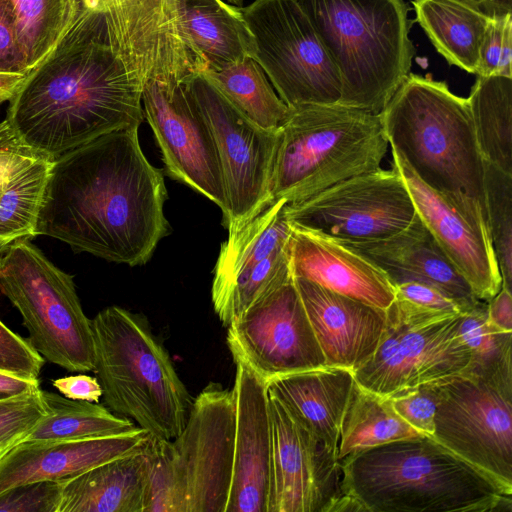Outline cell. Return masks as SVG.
<instances>
[{
    "label": "cell",
    "mask_w": 512,
    "mask_h": 512,
    "mask_svg": "<svg viewBox=\"0 0 512 512\" xmlns=\"http://www.w3.org/2000/svg\"><path fill=\"white\" fill-rule=\"evenodd\" d=\"M142 106L159 145L167 173L215 203H227L211 130L185 82L148 80Z\"/></svg>",
    "instance_id": "obj_17"
},
{
    "label": "cell",
    "mask_w": 512,
    "mask_h": 512,
    "mask_svg": "<svg viewBox=\"0 0 512 512\" xmlns=\"http://www.w3.org/2000/svg\"><path fill=\"white\" fill-rule=\"evenodd\" d=\"M29 73L0 71V104L11 101L24 85Z\"/></svg>",
    "instance_id": "obj_50"
},
{
    "label": "cell",
    "mask_w": 512,
    "mask_h": 512,
    "mask_svg": "<svg viewBox=\"0 0 512 512\" xmlns=\"http://www.w3.org/2000/svg\"><path fill=\"white\" fill-rule=\"evenodd\" d=\"M139 127L104 134L53 160L36 236L137 266L168 234L161 171L142 152Z\"/></svg>",
    "instance_id": "obj_1"
},
{
    "label": "cell",
    "mask_w": 512,
    "mask_h": 512,
    "mask_svg": "<svg viewBox=\"0 0 512 512\" xmlns=\"http://www.w3.org/2000/svg\"><path fill=\"white\" fill-rule=\"evenodd\" d=\"M489 16L512 12V0H465Z\"/></svg>",
    "instance_id": "obj_52"
},
{
    "label": "cell",
    "mask_w": 512,
    "mask_h": 512,
    "mask_svg": "<svg viewBox=\"0 0 512 512\" xmlns=\"http://www.w3.org/2000/svg\"><path fill=\"white\" fill-rule=\"evenodd\" d=\"M233 468L225 512H267L271 425L267 383L236 363Z\"/></svg>",
    "instance_id": "obj_20"
},
{
    "label": "cell",
    "mask_w": 512,
    "mask_h": 512,
    "mask_svg": "<svg viewBox=\"0 0 512 512\" xmlns=\"http://www.w3.org/2000/svg\"><path fill=\"white\" fill-rule=\"evenodd\" d=\"M181 22L201 72L256 57V41L241 7L224 0H184Z\"/></svg>",
    "instance_id": "obj_26"
},
{
    "label": "cell",
    "mask_w": 512,
    "mask_h": 512,
    "mask_svg": "<svg viewBox=\"0 0 512 512\" xmlns=\"http://www.w3.org/2000/svg\"><path fill=\"white\" fill-rule=\"evenodd\" d=\"M53 160L43 157L14 174L0 193V238L8 243L36 236Z\"/></svg>",
    "instance_id": "obj_35"
},
{
    "label": "cell",
    "mask_w": 512,
    "mask_h": 512,
    "mask_svg": "<svg viewBox=\"0 0 512 512\" xmlns=\"http://www.w3.org/2000/svg\"><path fill=\"white\" fill-rule=\"evenodd\" d=\"M45 414L40 386L0 398V442H19Z\"/></svg>",
    "instance_id": "obj_41"
},
{
    "label": "cell",
    "mask_w": 512,
    "mask_h": 512,
    "mask_svg": "<svg viewBox=\"0 0 512 512\" xmlns=\"http://www.w3.org/2000/svg\"><path fill=\"white\" fill-rule=\"evenodd\" d=\"M91 326L93 371L107 408L151 435L173 440L186 424L192 401L146 319L109 306Z\"/></svg>",
    "instance_id": "obj_6"
},
{
    "label": "cell",
    "mask_w": 512,
    "mask_h": 512,
    "mask_svg": "<svg viewBox=\"0 0 512 512\" xmlns=\"http://www.w3.org/2000/svg\"><path fill=\"white\" fill-rule=\"evenodd\" d=\"M467 100L483 160L512 174V78L477 75Z\"/></svg>",
    "instance_id": "obj_31"
},
{
    "label": "cell",
    "mask_w": 512,
    "mask_h": 512,
    "mask_svg": "<svg viewBox=\"0 0 512 512\" xmlns=\"http://www.w3.org/2000/svg\"><path fill=\"white\" fill-rule=\"evenodd\" d=\"M13 9L19 45L30 71L56 45L75 17L72 0H7Z\"/></svg>",
    "instance_id": "obj_37"
},
{
    "label": "cell",
    "mask_w": 512,
    "mask_h": 512,
    "mask_svg": "<svg viewBox=\"0 0 512 512\" xmlns=\"http://www.w3.org/2000/svg\"><path fill=\"white\" fill-rule=\"evenodd\" d=\"M9 244H10V243H8V242H6V241H4V240H2V239L0 238V253H1V252H2V251H3V250H4V249L9 245Z\"/></svg>",
    "instance_id": "obj_55"
},
{
    "label": "cell",
    "mask_w": 512,
    "mask_h": 512,
    "mask_svg": "<svg viewBox=\"0 0 512 512\" xmlns=\"http://www.w3.org/2000/svg\"><path fill=\"white\" fill-rule=\"evenodd\" d=\"M40 386L39 381H28L0 373V398L20 394Z\"/></svg>",
    "instance_id": "obj_51"
},
{
    "label": "cell",
    "mask_w": 512,
    "mask_h": 512,
    "mask_svg": "<svg viewBox=\"0 0 512 512\" xmlns=\"http://www.w3.org/2000/svg\"><path fill=\"white\" fill-rule=\"evenodd\" d=\"M44 358L28 339L22 338L0 320V373L39 381Z\"/></svg>",
    "instance_id": "obj_43"
},
{
    "label": "cell",
    "mask_w": 512,
    "mask_h": 512,
    "mask_svg": "<svg viewBox=\"0 0 512 512\" xmlns=\"http://www.w3.org/2000/svg\"><path fill=\"white\" fill-rule=\"evenodd\" d=\"M286 202L268 206L241 229L229 233L215 265L212 293L225 287L241 271L287 247L291 221Z\"/></svg>",
    "instance_id": "obj_29"
},
{
    "label": "cell",
    "mask_w": 512,
    "mask_h": 512,
    "mask_svg": "<svg viewBox=\"0 0 512 512\" xmlns=\"http://www.w3.org/2000/svg\"><path fill=\"white\" fill-rule=\"evenodd\" d=\"M16 443L15 441L0 442V458Z\"/></svg>",
    "instance_id": "obj_53"
},
{
    "label": "cell",
    "mask_w": 512,
    "mask_h": 512,
    "mask_svg": "<svg viewBox=\"0 0 512 512\" xmlns=\"http://www.w3.org/2000/svg\"><path fill=\"white\" fill-rule=\"evenodd\" d=\"M142 451L60 481L57 512H143Z\"/></svg>",
    "instance_id": "obj_27"
},
{
    "label": "cell",
    "mask_w": 512,
    "mask_h": 512,
    "mask_svg": "<svg viewBox=\"0 0 512 512\" xmlns=\"http://www.w3.org/2000/svg\"><path fill=\"white\" fill-rule=\"evenodd\" d=\"M92 13L113 51L145 83L185 82L201 67L182 27L184 0H72Z\"/></svg>",
    "instance_id": "obj_12"
},
{
    "label": "cell",
    "mask_w": 512,
    "mask_h": 512,
    "mask_svg": "<svg viewBox=\"0 0 512 512\" xmlns=\"http://www.w3.org/2000/svg\"><path fill=\"white\" fill-rule=\"evenodd\" d=\"M395 297L447 313H463L462 307L441 291L425 284L406 282L394 286Z\"/></svg>",
    "instance_id": "obj_47"
},
{
    "label": "cell",
    "mask_w": 512,
    "mask_h": 512,
    "mask_svg": "<svg viewBox=\"0 0 512 512\" xmlns=\"http://www.w3.org/2000/svg\"><path fill=\"white\" fill-rule=\"evenodd\" d=\"M460 314L395 297L372 357L353 372L362 387L384 397L462 374L470 352L459 334Z\"/></svg>",
    "instance_id": "obj_9"
},
{
    "label": "cell",
    "mask_w": 512,
    "mask_h": 512,
    "mask_svg": "<svg viewBox=\"0 0 512 512\" xmlns=\"http://www.w3.org/2000/svg\"><path fill=\"white\" fill-rule=\"evenodd\" d=\"M0 292L19 311L29 342L44 359L69 372L94 370L91 320L73 277L30 239L15 240L0 253Z\"/></svg>",
    "instance_id": "obj_8"
},
{
    "label": "cell",
    "mask_w": 512,
    "mask_h": 512,
    "mask_svg": "<svg viewBox=\"0 0 512 512\" xmlns=\"http://www.w3.org/2000/svg\"><path fill=\"white\" fill-rule=\"evenodd\" d=\"M143 84L93 17L75 12L10 101L6 119L25 144L54 160L104 134L139 127Z\"/></svg>",
    "instance_id": "obj_2"
},
{
    "label": "cell",
    "mask_w": 512,
    "mask_h": 512,
    "mask_svg": "<svg viewBox=\"0 0 512 512\" xmlns=\"http://www.w3.org/2000/svg\"><path fill=\"white\" fill-rule=\"evenodd\" d=\"M0 71L30 72L19 45L15 15L7 0H0Z\"/></svg>",
    "instance_id": "obj_46"
},
{
    "label": "cell",
    "mask_w": 512,
    "mask_h": 512,
    "mask_svg": "<svg viewBox=\"0 0 512 512\" xmlns=\"http://www.w3.org/2000/svg\"><path fill=\"white\" fill-rule=\"evenodd\" d=\"M289 220L342 244L387 238L416 216L409 191L392 167L340 181L312 197L285 206Z\"/></svg>",
    "instance_id": "obj_13"
},
{
    "label": "cell",
    "mask_w": 512,
    "mask_h": 512,
    "mask_svg": "<svg viewBox=\"0 0 512 512\" xmlns=\"http://www.w3.org/2000/svg\"><path fill=\"white\" fill-rule=\"evenodd\" d=\"M150 433L136 431L97 439L24 441L0 458V496L18 486L60 482L95 466L143 450Z\"/></svg>",
    "instance_id": "obj_22"
},
{
    "label": "cell",
    "mask_w": 512,
    "mask_h": 512,
    "mask_svg": "<svg viewBox=\"0 0 512 512\" xmlns=\"http://www.w3.org/2000/svg\"><path fill=\"white\" fill-rule=\"evenodd\" d=\"M46 414L22 438L24 441H72L118 436L136 431L133 421L104 405L69 399L42 390ZM21 441V440H20Z\"/></svg>",
    "instance_id": "obj_30"
},
{
    "label": "cell",
    "mask_w": 512,
    "mask_h": 512,
    "mask_svg": "<svg viewBox=\"0 0 512 512\" xmlns=\"http://www.w3.org/2000/svg\"><path fill=\"white\" fill-rule=\"evenodd\" d=\"M412 5L416 21L447 62L476 74L490 16L465 0H413Z\"/></svg>",
    "instance_id": "obj_28"
},
{
    "label": "cell",
    "mask_w": 512,
    "mask_h": 512,
    "mask_svg": "<svg viewBox=\"0 0 512 512\" xmlns=\"http://www.w3.org/2000/svg\"><path fill=\"white\" fill-rule=\"evenodd\" d=\"M512 12L490 16L479 49L477 75L512 78Z\"/></svg>",
    "instance_id": "obj_40"
},
{
    "label": "cell",
    "mask_w": 512,
    "mask_h": 512,
    "mask_svg": "<svg viewBox=\"0 0 512 512\" xmlns=\"http://www.w3.org/2000/svg\"><path fill=\"white\" fill-rule=\"evenodd\" d=\"M52 385L65 397L98 403L102 387L97 377L86 374L70 375L55 379Z\"/></svg>",
    "instance_id": "obj_48"
},
{
    "label": "cell",
    "mask_w": 512,
    "mask_h": 512,
    "mask_svg": "<svg viewBox=\"0 0 512 512\" xmlns=\"http://www.w3.org/2000/svg\"><path fill=\"white\" fill-rule=\"evenodd\" d=\"M459 334L470 352L469 364L461 375L512 395V332L489 322L487 302L478 301L462 313Z\"/></svg>",
    "instance_id": "obj_34"
},
{
    "label": "cell",
    "mask_w": 512,
    "mask_h": 512,
    "mask_svg": "<svg viewBox=\"0 0 512 512\" xmlns=\"http://www.w3.org/2000/svg\"><path fill=\"white\" fill-rule=\"evenodd\" d=\"M289 262L293 277L387 309L395 288L372 262L340 242L291 222Z\"/></svg>",
    "instance_id": "obj_23"
},
{
    "label": "cell",
    "mask_w": 512,
    "mask_h": 512,
    "mask_svg": "<svg viewBox=\"0 0 512 512\" xmlns=\"http://www.w3.org/2000/svg\"><path fill=\"white\" fill-rule=\"evenodd\" d=\"M226 1L235 6H238V7H241L242 3H243V0H226Z\"/></svg>",
    "instance_id": "obj_54"
},
{
    "label": "cell",
    "mask_w": 512,
    "mask_h": 512,
    "mask_svg": "<svg viewBox=\"0 0 512 512\" xmlns=\"http://www.w3.org/2000/svg\"><path fill=\"white\" fill-rule=\"evenodd\" d=\"M484 199L488 229L502 278L512 288V174L484 161Z\"/></svg>",
    "instance_id": "obj_39"
},
{
    "label": "cell",
    "mask_w": 512,
    "mask_h": 512,
    "mask_svg": "<svg viewBox=\"0 0 512 512\" xmlns=\"http://www.w3.org/2000/svg\"><path fill=\"white\" fill-rule=\"evenodd\" d=\"M388 145L379 114L337 103L289 107L280 126L269 206L302 202L379 169Z\"/></svg>",
    "instance_id": "obj_7"
},
{
    "label": "cell",
    "mask_w": 512,
    "mask_h": 512,
    "mask_svg": "<svg viewBox=\"0 0 512 512\" xmlns=\"http://www.w3.org/2000/svg\"><path fill=\"white\" fill-rule=\"evenodd\" d=\"M185 84L206 119L221 167L228 232L241 229L269 206L280 127L264 129L233 105L202 72Z\"/></svg>",
    "instance_id": "obj_11"
},
{
    "label": "cell",
    "mask_w": 512,
    "mask_h": 512,
    "mask_svg": "<svg viewBox=\"0 0 512 512\" xmlns=\"http://www.w3.org/2000/svg\"><path fill=\"white\" fill-rule=\"evenodd\" d=\"M439 383H427L388 397L397 414L423 435L432 436L439 402Z\"/></svg>",
    "instance_id": "obj_42"
},
{
    "label": "cell",
    "mask_w": 512,
    "mask_h": 512,
    "mask_svg": "<svg viewBox=\"0 0 512 512\" xmlns=\"http://www.w3.org/2000/svg\"><path fill=\"white\" fill-rule=\"evenodd\" d=\"M392 149L393 167L402 177L416 214L467 281L477 299L487 302L502 287L486 213L475 199L437 191L422 182Z\"/></svg>",
    "instance_id": "obj_18"
},
{
    "label": "cell",
    "mask_w": 512,
    "mask_h": 512,
    "mask_svg": "<svg viewBox=\"0 0 512 512\" xmlns=\"http://www.w3.org/2000/svg\"><path fill=\"white\" fill-rule=\"evenodd\" d=\"M438 383L432 437L512 489V395L461 374Z\"/></svg>",
    "instance_id": "obj_14"
},
{
    "label": "cell",
    "mask_w": 512,
    "mask_h": 512,
    "mask_svg": "<svg viewBox=\"0 0 512 512\" xmlns=\"http://www.w3.org/2000/svg\"><path fill=\"white\" fill-rule=\"evenodd\" d=\"M343 245L377 266L393 286L406 282L429 285L455 300L464 312L481 301L417 214L392 236Z\"/></svg>",
    "instance_id": "obj_24"
},
{
    "label": "cell",
    "mask_w": 512,
    "mask_h": 512,
    "mask_svg": "<svg viewBox=\"0 0 512 512\" xmlns=\"http://www.w3.org/2000/svg\"><path fill=\"white\" fill-rule=\"evenodd\" d=\"M43 157L18 137L7 119L0 122V193L14 174Z\"/></svg>",
    "instance_id": "obj_45"
},
{
    "label": "cell",
    "mask_w": 512,
    "mask_h": 512,
    "mask_svg": "<svg viewBox=\"0 0 512 512\" xmlns=\"http://www.w3.org/2000/svg\"><path fill=\"white\" fill-rule=\"evenodd\" d=\"M487 317L489 322L498 329L512 332V295L505 287L487 301Z\"/></svg>",
    "instance_id": "obj_49"
},
{
    "label": "cell",
    "mask_w": 512,
    "mask_h": 512,
    "mask_svg": "<svg viewBox=\"0 0 512 512\" xmlns=\"http://www.w3.org/2000/svg\"><path fill=\"white\" fill-rule=\"evenodd\" d=\"M379 116L391 148L422 182L471 197L485 210L484 160L467 98L444 81L409 73Z\"/></svg>",
    "instance_id": "obj_4"
},
{
    "label": "cell",
    "mask_w": 512,
    "mask_h": 512,
    "mask_svg": "<svg viewBox=\"0 0 512 512\" xmlns=\"http://www.w3.org/2000/svg\"><path fill=\"white\" fill-rule=\"evenodd\" d=\"M421 435L397 414L388 397L355 381L341 422L337 458L341 461L358 451Z\"/></svg>",
    "instance_id": "obj_32"
},
{
    "label": "cell",
    "mask_w": 512,
    "mask_h": 512,
    "mask_svg": "<svg viewBox=\"0 0 512 512\" xmlns=\"http://www.w3.org/2000/svg\"><path fill=\"white\" fill-rule=\"evenodd\" d=\"M336 65L337 104L379 114L410 73L414 46L403 0H295Z\"/></svg>",
    "instance_id": "obj_5"
},
{
    "label": "cell",
    "mask_w": 512,
    "mask_h": 512,
    "mask_svg": "<svg viewBox=\"0 0 512 512\" xmlns=\"http://www.w3.org/2000/svg\"><path fill=\"white\" fill-rule=\"evenodd\" d=\"M325 365L357 370L374 354L380 341L386 309L333 292L293 277Z\"/></svg>",
    "instance_id": "obj_21"
},
{
    "label": "cell",
    "mask_w": 512,
    "mask_h": 512,
    "mask_svg": "<svg viewBox=\"0 0 512 512\" xmlns=\"http://www.w3.org/2000/svg\"><path fill=\"white\" fill-rule=\"evenodd\" d=\"M292 277L287 245L241 271L225 287L212 293L215 313L228 327Z\"/></svg>",
    "instance_id": "obj_36"
},
{
    "label": "cell",
    "mask_w": 512,
    "mask_h": 512,
    "mask_svg": "<svg viewBox=\"0 0 512 512\" xmlns=\"http://www.w3.org/2000/svg\"><path fill=\"white\" fill-rule=\"evenodd\" d=\"M143 512H186V487L172 440L149 435L143 448Z\"/></svg>",
    "instance_id": "obj_38"
},
{
    "label": "cell",
    "mask_w": 512,
    "mask_h": 512,
    "mask_svg": "<svg viewBox=\"0 0 512 512\" xmlns=\"http://www.w3.org/2000/svg\"><path fill=\"white\" fill-rule=\"evenodd\" d=\"M59 498V482H34L2 494L0 512H57Z\"/></svg>",
    "instance_id": "obj_44"
},
{
    "label": "cell",
    "mask_w": 512,
    "mask_h": 512,
    "mask_svg": "<svg viewBox=\"0 0 512 512\" xmlns=\"http://www.w3.org/2000/svg\"><path fill=\"white\" fill-rule=\"evenodd\" d=\"M241 11L255 37V60L288 107L338 103V69L295 0H254Z\"/></svg>",
    "instance_id": "obj_10"
},
{
    "label": "cell",
    "mask_w": 512,
    "mask_h": 512,
    "mask_svg": "<svg viewBox=\"0 0 512 512\" xmlns=\"http://www.w3.org/2000/svg\"><path fill=\"white\" fill-rule=\"evenodd\" d=\"M354 382L353 371L325 365L274 378L267 382V389L337 453Z\"/></svg>",
    "instance_id": "obj_25"
},
{
    "label": "cell",
    "mask_w": 512,
    "mask_h": 512,
    "mask_svg": "<svg viewBox=\"0 0 512 512\" xmlns=\"http://www.w3.org/2000/svg\"><path fill=\"white\" fill-rule=\"evenodd\" d=\"M215 87L242 113L264 129H278L289 107L278 96L254 58L203 71Z\"/></svg>",
    "instance_id": "obj_33"
},
{
    "label": "cell",
    "mask_w": 512,
    "mask_h": 512,
    "mask_svg": "<svg viewBox=\"0 0 512 512\" xmlns=\"http://www.w3.org/2000/svg\"><path fill=\"white\" fill-rule=\"evenodd\" d=\"M227 329L235 363L244 364L266 383L325 366L293 277Z\"/></svg>",
    "instance_id": "obj_15"
},
{
    "label": "cell",
    "mask_w": 512,
    "mask_h": 512,
    "mask_svg": "<svg viewBox=\"0 0 512 512\" xmlns=\"http://www.w3.org/2000/svg\"><path fill=\"white\" fill-rule=\"evenodd\" d=\"M342 491L369 512H511L512 489L432 436L395 440L340 461Z\"/></svg>",
    "instance_id": "obj_3"
},
{
    "label": "cell",
    "mask_w": 512,
    "mask_h": 512,
    "mask_svg": "<svg viewBox=\"0 0 512 512\" xmlns=\"http://www.w3.org/2000/svg\"><path fill=\"white\" fill-rule=\"evenodd\" d=\"M235 401L232 389L209 383L192 402L172 442L186 487V512H225L232 479Z\"/></svg>",
    "instance_id": "obj_19"
},
{
    "label": "cell",
    "mask_w": 512,
    "mask_h": 512,
    "mask_svg": "<svg viewBox=\"0 0 512 512\" xmlns=\"http://www.w3.org/2000/svg\"><path fill=\"white\" fill-rule=\"evenodd\" d=\"M267 392L271 425L267 512H328L343 494L337 453Z\"/></svg>",
    "instance_id": "obj_16"
}]
</instances>
